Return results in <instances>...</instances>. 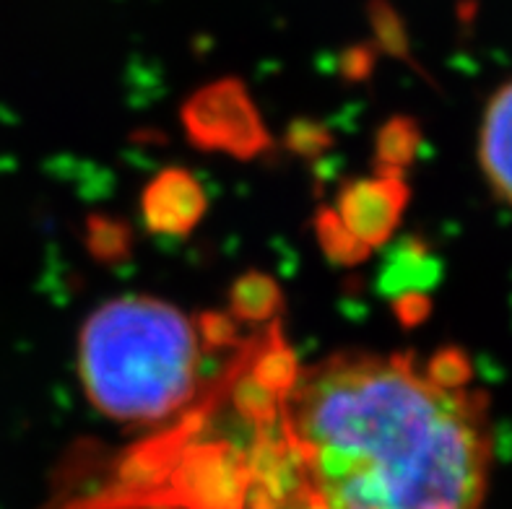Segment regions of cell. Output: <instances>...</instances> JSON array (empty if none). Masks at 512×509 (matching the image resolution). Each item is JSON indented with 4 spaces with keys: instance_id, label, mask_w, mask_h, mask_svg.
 Masks as SVG:
<instances>
[{
    "instance_id": "cell-1",
    "label": "cell",
    "mask_w": 512,
    "mask_h": 509,
    "mask_svg": "<svg viewBox=\"0 0 512 509\" xmlns=\"http://www.w3.org/2000/svg\"><path fill=\"white\" fill-rule=\"evenodd\" d=\"M448 361L333 354L302 367L219 491L221 509H481L487 398Z\"/></svg>"
},
{
    "instance_id": "cell-2",
    "label": "cell",
    "mask_w": 512,
    "mask_h": 509,
    "mask_svg": "<svg viewBox=\"0 0 512 509\" xmlns=\"http://www.w3.org/2000/svg\"><path fill=\"white\" fill-rule=\"evenodd\" d=\"M201 333L185 312L154 297H120L86 320L78 364L104 416L149 424L188 406L201 380Z\"/></svg>"
},
{
    "instance_id": "cell-3",
    "label": "cell",
    "mask_w": 512,
    "mask_h": 509,
    "mask_svg": "<svg viewBox=\"0 0 512 509\" xmlns=\"http://www.w3.org/2000/svg\"><path fill=\"white\" fill-rule=\"evenodd\" d=\"M479 159L489 187L512 208V81L489 99L481 120Z\"/></svg>"
}]
</instances>
